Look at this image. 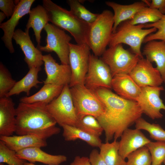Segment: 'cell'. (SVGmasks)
<instances>
[{
    "label": "cell",
    "instance_id": "obj_1",
    "mask_svg": "<svg viewBox=\"0 0 165 165\" xmlns=\"http://www.w3.org/2000/svg\"><path fill=\"white\" fill-rule=\"evenodd\" d=\"M94 92L103 103L104 114L97 119L105 132L106 142L117 140L124 131L141 117L143 113L136 101L124 99L105 88Z\"/></svg>",
    "mask_w": 165,
    "mask_h": 165
},
{
    "label": "cell",
    "instance_id": "obj_2",
    "mask_svg": "<svg viewBox=\"0 0 165 165\" xmlns=\"http://www.w3.org/2000/svg\"><path fill=\"white\" fill-rule=\"evenodd\" d=\"M46 105L42 102L18 104L16 108L17 135H31L46 140L60 132L46 110Z\"/></svg>",
    "mask_w": 165,
    "mask_h": 165
},
{
    "label": "cell",
    "instance_id": "obj_3",
    "mask_svg": "<svg viewBox=\"0 0 165 165\" xmlns=\"http://www.w3.org/2000/svg\"><path fill=\"white\" fill-rule=\"evenodd\" d=\"M42 6L47 12L49 22L68 31L78 44H87L90 24L82 21L70 11L50 0H43Z\"/></svg>",
    "mask_w": 165,
    "mask_h": 165
},
{
    "label": "cell",
    "instance_id": "obj_4",
    "mask_svg": "<svg viewBox=\"0 0 165 165\" xmlns=\"http://www.w3.org/2000/svg\"><path fill=\"white\" fill-rule=\"evenodd\" d=\"M113 16L111 11L104 10L90 24L87 44L97 57L101 56L108 45L112 34Z\"/></svg>",
    "mask_w": 165,
    "mask_h": 165
},
{
    "label": "cell",
    "instance_id": "obj_5",
    "mask_svg": "<svg viewBox=\"0 0 165 165\" xmlns=\"http://www.w3.org/2000/svg\"><path fill=\"white\" fill-rule=\"evenodd\" d=\"M144 27V24L132 25L128 20L121 23L112 34L108 44L109 47L125 44L130 46L134 54L140 58H143L141 48L144 39L157 30L155 28L143 29Z\"/></svg>",
    "mask_w": 165,
    "mask_h": 165
},
{
    "label": "cell",
    "instance_id": "obj_6",
    "mask_svg": "<svg viewBox=\"0 0 165 165\" xmlns=\"http://www.w3.org/2000/svg\"><path fill=\"white\" fill-rule=\"evenodd\" d=\"M70 91L79 120L87 115L93 116L97 119L104 113L105 108L102 102L94 91L88 88L84 84L70 87Z\"/></svg>",
    "mask_w": 165,
    "mask_h": 165
},
{
    "label": "cell",
    "instance_id": "obj_7",
    "mask_svg": "<svg viewBox=\"0 0 165 165\" xmlns=\"http://www.w3.org/2000/svg\"><path fill=\"white\" fill-rule=\"evenodd\" d=\"M46 108L60 126L77 127L79 119L73 104L69 85H64L59 96L47 105Z\"/></svg>",
    "mask_w": 165,
    "mask_h": 165
},
{
    "label": "cell",
    "instance_id": "obj_8",
    "mask_svg": "<svg viewBox=\"0 0 165 165\" xmlns=\"http://www.w3.org/2000/svg\"><path fill=\"white\" fill-rule=\"evenodd\" d=\"M100 58L108 66L113 77L118 74H129L140 58L124 49L120 44L109 47Z\"/></svg>",
    "mask_w": 165,
    "mask_h": 165
},
{
    "label": "cell",
    "instance_id": "obj_9",
    "mask_svg": "<svg viewBox=\"0 0 165 165\" xmlns=\"http://www.w3.org/2000/svg\"><path fill=\"white\" fill-rule=\"evenodd\" d=\"M47 34L46 44L45 46H37L40 51L55 52L61 64L69 65V43L72 38L62 29L48 23L44 28Z\"/></svg>",
    "mask_w": 165,
    "mask_h": 165
},
{
    "label": "cell",
    "instance_id": "obj_10",
    "mask_svg": "<svg viewBox=\"0 0 165 165\" xmlns=\"http://www.w3.org/2000/svg\"><path fill=\"white\" fill-rule=\"evenodd\" d=\"M69 65L72 75L70 87L78 85L84 84L87 73L90 53V48L86 44L69 43Z\"/></svg>",
    "mask_w": 165,
    "mask_h": 165
},
{
    "label": "cell",
    "instance_id": "obj_11",
    "mask_svg": "<svg viewBox=\"0 0 165 165\" xmlns=\"http://www.w3.org/2000/svg\"><path fill=\"white\" fill-rule=\"evenodd\" d=\"M112 78L108 66L100 58L90 53L85 86L93 91L100 88L111 89Z\"/></svg>",
    "mask_w": 165,
    "mask_h": 165
},
{
    "label": "cell",
    "instance_id": "obj_12",
    "mask_svg": "<svg viewBox=\"0 0 165 165\" xmlns=\"http://www.w3.org/2000/svg\"><path fill=\"white\" fill-rule=\"evenodd\" d=\"M141 93L136 101L141 108L143 113L152 119H160L163 115L161 110L165 111V105L160 98V93L164 90L163 86H146L141 87Z\"/></svg>",
    "mask_w": 165,
    "mask_h": 165
},
{
    "label": "cell",
    "instance_id": "obj_13",
    "mask_svg": "<svg viewBox=\"0 0 165 165\" xmlns=\"http://www.w3.org/2000/svg\"><path fill=\"white\" fill-rule=\"evenodd\" d=\"M140 87H157L163 82L159 71L146 59L140 58L129 74Z\"/></svg>",
    "mask_w": 165,
    "mask_h": 165
},
{
    "label": "cell",
    "instance_id": "obj_14",
    "mask_svg": "<svg viewBox=\"0 0 165 165\" xmlns=\"http://www.w3.org/2000/svg\"><path fill=\"white\" fill-rule=\"evenodd\" d=\"M42 60L47 75L46 79L43 81L44 84L69 85L72 75L69 65L59 64L50 54L43 55Z\"/></svg>",
    "mask_w": 165,
    "mask_h": 165
},
{
    "label": "cell",
    "instance_id": "obj_15",
    "mask_svg": "<svg viewBox=\"0 0 165 165\" xmlns=\"http://www.w3.org/2000/svg\"><path fill=\"white\" fill-rule=\"evenodd\" d=\"M35 0H21L16 6L15 11L10 18L6 22L0 24V28L4 32L1 39L10 53H14L12 39L16 27L20 20L29 13L31 7Z\"/></svg>",
    "mask_w": 165,
    "mask_h": 165
},
{
    "label": "cell",
    "instance_id": "obj_16",
    "mask_svg": "<svg viewBox=\"0 0 165 165\" xmlns=\"http://www.w3.org/2000/svg\"><path fill=\"white\" fill-rule=\"evenodd\" d=\"M13 38L19 45L25 56L24 60L29 69L41 67L44 63L41 51L35 47L29 35V31L18 29L13 34Z\"/></svg>",
    "mask_w": 165,
    "mask_h": 165
},
{
    "label": "cell",
    "instance_id": "obj_17",
    "mask_svg": "<svg viewBox=\"0 0 165 165\" xmlns=\"http://www.w3.org/2000/svg\"><path fill=\"white\" fill-rule=\"evenodd\" d=\"M121 138L119 142V152L124 160L130 153L151 141L140 130L137 129H127Z\"/></svg>",
    "mask_w": 165,
    "mask_h": 165
},
{
    "label": "cell",
    "instance_id": "obj_18",
    "mask_svg": "<svg viewBox=\"0 0 165 165\" xmlns=\"http://www.w3.org/2000/svg\"><path fill=\"white\" fill-rule=\"evenodd\" d=\"M16 109L10 97L0 98V135L11 136L16 127Z\"/></svg>",
    "mask_w": 165,
    "mask_h": 165
},
{
    "label": "cell",
    "instance_id": "obj_19",
    "mask_svg": "<svg viewBox=\"0 0 165 165\" xmlns=\"http://www.w3.org/2000/svg\"><path fill=\"white\" fill-rule=\"evenodd\" d=\"M112 88L116 94L127 100L136 101L141 90L129 74H120L112 77Z\"/></svg>",
    "mask_w": 165,
    "mask_h": 165
},
{
    "label": "cell",
    "instance_id": "obj_20",
    "mask_svg": "<svg viewBox=\"0 0 165 165\" xmlns=\"http://www.w3.org/2000/svg\"><path fill=\"white\" fill-rule=\"evenodd\" d=\"M16 155L20 159L33 163L39 162L48 165H59L67 160L65 156L51 155L38 147L22 150L16 152Z\"/></svg>",
    "mask_w": 165,
    "mask_h": 165
},
{
    "label": "cell",
    "instance_id": "obj_21",
    "mask_svg": "<svg viewBox=\"0 0 165 165\" xmlns=\"http://www.w3.org/2000/svg\"><path fill=\"white\" fill-rule=\"evenodd\" d=\"M143 49L142 55L151 63L155 62L165 83V42L156 40L146 43Z\"/></svg>",
    "mask_w": 165,
    "mask_h": 165
},
{
    "label": "cell",
    "instance_id": "obj_22",
    "mask_svg": "<svg viewBox=\"0 0 165 165\" xmlns=\"http://www.w3.org/2000/svg\"><path fill=\"white\" fill-rule=\"evenodd\" d=\"M105 3L107 6L111 7L114 12L112 33L115 31L121 23L132 19L138 12L143 8L148 6L143 0L129 5H122L110 1H106Z\"/></svg>",
    "mask_w": 165,
    "mask_h": 165
},
{
    "label": "cell",
    "instance_id": "obj_23",
    "mask_svg": "<svg viewBox=\"0 0 165 165\" xmlns=\"http://www.w3.org/2000/svg\"><path fill=\"white\" fill-rule=\"evenodd\" d=\"M0 140L9 148L16 152L28 148H41L47 145L46 139L31 135L0 136Z\"/></svg>",
    "mask_w": 165,
    "mask_h": 165
},
{
    "label": "cell",
    "instance_id": "obj_24",
    "mask_svg": "<svg viewBox=\"0 0 165 165\" xmlns=\"http://www.w3.org/2000/svg\"><path fill=\"white\" fill-rule=\"evenodd\" d=\"M29 14V17L25 30L29 31L30 28L33 29L38 44L37 46H39L41 31L49 22L48 15L45 8L40 5L31 9Z\"/></svg>",
    "mask_w": 165,
    "mask_h": 165
},
{
    "label": "cell",
    "instance_id": "obj_25",
    "mask_svg": "<svg viewBox=\"0 0 165 165\" xmlns=\"http://www.w3.org/2000/svg\"><path fill=\"white\" fill-rule=\"evenodd\" d=\"M64 86L50 84H44L35 94L30 96L21 98L20 102L28 104L42 102L47 105L59 96Z\"/></svg>",
    "mask_w": 165,
    "mask_h": 165
},
{
    "label": "cell",
    "instance_id": "obj_26",
    "mask_svg": "<svg viewBox=\"0 0 165 165\" xmlns=\"http://www.w3.org/2000/svg\"><path fill=\"white\" fill-rule=\"evenodd\" d=\"M41 70V67H34L29 69L27 74L16 82L6 97H10L15 95H19L22 92H25L27 96H29L31 88L33 87L37 88L38 87V84L43 82L38 79V73Z\"/></svg>",
    "mask_w": 165,
    "mask_h": 165
},
{
    "label": "cell",
    "instance_id": "obj_27",
    "mask_svg": "<svg viewBox=\"0 0 165 165\" xmlns=\"http://www.w3.org/2000/svg\"><path fill=\"white\" fill-rule=\"evenodd\" d=\"M62 127L63 129V136L66 141H74L80 139L92 147L99 148L102 143L99 137L91 135L77 127L68 125H64Z\"/></svg>",
    "mask_w": 165,
    "mask_h": 165
},
{
    "label": "cell",
    "instance_id": "obj_28",
    "mask_svg": "<svg viewBox=\"0 0 165 165\" xmlns=\"http://www.w3.org/2000/svg\"><path fill=\"white\" fill-rule=\"evenodd\" d=\"M99 148V153L107 165H126L125 160L119 153V142L117 140L102 143Z\"/></svg>",
    "mask_w": 165,
    "mask_h": 165
},
{
    "label": "cell",
    "instance_id": "obj_29",
    "mask_svg": "<svg viewBox=\"0 0 165 165\" xmlns=\"http://www.w3.org/2000/svg\"><path fill=\"white\" fill-rule=\"evenodd\" d=\"M164 15L156 9L145 7L138 12L132 19L128 21L133 25L153 23L160 20Z\"/></svg>",
    "mask_w": 165,
    "mask_h": 165
},
{
    "label": "cell",
    "instance_id": "obj_30",
    "mask_svg": "<svg viewBox=\"0 0 165 165\" xmlns=\"http://www.w3.org/2000/svg\"><path fill=\"white\" fill-rule=\"evenodd\" d=\"M67 2L70 7V11L79 20L89 24L94 21L99 14L90 12L79 0H68Z\"/></svg>",
    "mask_w": 165,
    "mask_h": 165
},
{
    "label": "cell",
    "instance_id": "obj_31",
    "mask_svg": "<svg viewBox=\"0 0 165 165\" xmlns=\"http://www.w3.org/2000/svg\"><path fill=\"white\" fill-rule=\"evenodd\" d=\"M135 123L136 129L147 131L152 139L165 142V130L159 124L150 123L141 117L138 119Z\"/></svg>",
    "mask_w": 165,
    "mask_h": 165
},
{
    "label": "cell",
    "instance_id": "obj_32",
    "mask_svg": "<svg viewBox=\"0 0 165 165\" xmlns=\"http://www.w3.org/2000/svg\"><path fill=\"white\" fill-rule=\"evenodd\" d=\"M76 127L91 135L98 137L104 131L97 119L91 115L85 116L80 119Z\"/></svg>",
    "mask_w": 165,
    "mask_h": 165
},
{
    "label": "cell",
    "instance_id": "obj_33",
    "mask_svg": "<svg viewBox=\"0 0 165 165\" xmlns=\"http://www.w3.org/2000/svg\"><path fill=\"white\" fill-rule=\"evenodd\" d=\"M127 158L126 165H152L151 155L145 146L132 152Z\"/></svg>",
    "mask_w": 165,
    "mask_h": 165
},
{
    "label": "cell",
    "instance_id": "obj_34",
    "mask_svg": "<svg viewBox=\"0 0 165 165\" xmlns=\"http://www.w3.org/2000/svg\"><path fill=\"white\" fill-rule=\"evenodd\" d=\"M16 82L13 79L8 69L0 64V98L5 97L12 90Z\"/></svg>",
    "mask_w": 165,
    "mask_h": 165
},
{
    "label": "cell",
    "instance_id": "obj_35",
    "mask_svg": "<svg viewBox=\"0 0 165 165\" xmlns=\"http://www.w3.org/2000/svg\"><path fill=\"white\" fill-rule=\"evenodd\" d=\"M145 146L151 155L152 165H161L165 160V142L151 141Z\"/></svg>",
    "mask_w": 165,
    "mask_h": 165
},
{
    "label": "cell",
    "instance_id": "obj_36",
    "mask_svg": "<svg viewBox=\"0 0 165 165\" xmlns=\"http://www.w3.org/2000/svg\"><path fill=\"white\" fill-rule=\"evenodd\" d=\"M24 160L16 156V152L9 148L0 141V163L7 165H24Z\"/></svg>",
    "mask_w": 165,
    "mask_h": 165
},
{
    "label": "cell",
    "instance_id": "obj_37",
    "mask_svg": "<svg viewBox=\"0 0 165 165\" xmlns=\"http://www.w3.org/2000/svg\"><path fill=\"white\" fill-rule=\"evenodd\" d=\"M155 28L157 31L146 37L143 43H146L151 41L157 40L165 42V14L156 22L144 24V28Z\"/></svg>",
    "mask_w": 165,
    "mask_h": 165
},
{
    "label": "cell",
    "instance_id": "obj_38",
    "mask_svg": "<svg viewBox=\"0 0 165 165\" xmlns=\"http://www.w3.org/2000/svg\"><path fill=\"white\" fill-rule=\"evenodd\" d=\"M20 0H0V9L7 18L11 17L14 13Z\"/></svg>",
    "mask_w": 165,
    "mask_h": 165
},
{
    "label": "cell",
    "instance_id": "obj_39",
    "mask_svg": "<svg viewBox=\"0 0 165 165\" xmlns=\"http://www.w3.org/2000/svg\"><path fill=\"white\" fill-rule=\"evenodd\" d=\"M89 160L91 165H107L96 149L92 151L90 154Z\"/></svg>",
    "mask_w": 165,
    "mask_h": 165
},
{
    "label": "cell",
    "instance_id": "obj_40",
    "mask_svg": "<svg viewBox=\"0 0 165 165\" xmlns=\"http://www.w3.org/2000/svg\"><path fill=\"white\" fill-rule=\"evenodd\" d=\"M149 7L158 10L162 14H165V0H152Z\"/></svg>",
    "mask_w": 165,
    "mask_h": 165
},
{
    "label": "cell",
    "instance_id": "obj_41",
    "mask_svg": "<svg viewBox=\"0 0 165 165\" xmlns=\"http://www.w3.org/2000/svg\"><path fill=\"white\" fill-rule=\"evenodd\" d=\"M70 165H91L89 158L87 157L77 156Z\"/></svg>",
    "mask_w": 165,
    "mask_h": 165
},
{
    "label": "cell",
    "instance_id": "obj_42",
    "mask_svg": "<svg viewBox=\"0 0 165 165\" xmlns=\"http://www.w3.org/2000/svg\"><path fill=\"white\" fill-rule=\"evenodd\" d=\"M6 15L2 12H0V23L1 24L2 21L6 18Z\"/></svg>",
    "mask_w": 165,
    "mask_h": 165
},
{
    "label": "cell",
    "instance_id": "obj_43",
    "mask_svg": "<svg viewBox=\"0 0 165 165\" xmlns=\"http://www.w3.org/2000/svg\"><path fill=\"white\" fill-rule=\"evenodd\" d=\"M24 165H36L33 163H30V162H25Z\"/></svg>",
    "mask_w": 165,
    "mask_h": 165
},
{
    "label": "cell",
    "instance_id": "obj_44",
    "mask_svg": "<svg viewBox=\"0 0 165 165\" xmlns=\"http://www.w3.org/2000/svg\"><path fill=\"white\" fill-rule=\"evenodd\" d=\"M0 165H6L4 163H0Z\"/></svg>",
    "mask_w": 165,
    "mask_h": 165
},
{
    "label": "cell",
    "instance_id": "obj_45",
    "mask_svg": "<svg viewBox=\"0 0 165 165\" xmlns=\"http://www.w3.org/2000/svg\"><path fill=\"white\" fill-rule=\"evenodd\" d=\"M164 161V163H165V160Z\"/></svg>",
    "mask_w": 165,
    "mask_h": 165
},
{
    "label": "cell",
    "instance_id": "obj_46",
    "mask_svg": "<svg viewBox=\"0 0 165 165\" xmlns=\"http://www.w3.org/2000/svg\"></svg>",
    "mask_w": 165,
    "mask_h": 165
}]
</instances>
